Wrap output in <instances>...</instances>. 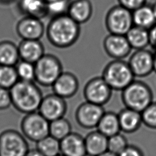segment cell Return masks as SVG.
<instances>
[{"instance_id": "obj_26", "label": "cell", "mask_w": 156, "mask_h": 156, "mask_svg": "<svg viewBox=\"0 0 156 156\" xmlns=\"http://www.w3.org/2000/svg\"><path fill=\"white\" fill-rule=\"evenodd\" d=\"M36 149L44 156H57L60 154V140L48 135L37 142Z\"/></svg>"}, {"instance_id": "obj_31", "label": "cell", "mask_w": 156, "mask_h": 156, "mask_svg": "<svg viewBox=\"0 0 156 156\" xmlns=\"http://www.w3.org/2000/svg\"><path fill=\"white\" fill-rule=\"evenodd\" d=\"M71 0H56L47 3L48 16L51 18L67 14L69 5Z\"/></svg>"}, {"instance_id": "obj_27", "label": "cell", "mask_w": 156, "mask_h": 156, "mask_svg": "<svg viewBox=\"0 0 156 156\" xmlns=\"http://www.w3.org/2000/svg\"><path fill=\"white\" fill-rule=\"evenodd\" d=\"M71 132V126L64 117L49 122V135L61 140Z\"/></svg>"}, {"instance_id": "obj_11", "label": "cell", "mask_w": 156, "mask_h": 156, "mask_svg": "<svg viewBox=\"0 0 156 156\" xmlns=\"http://www.w3.org/2000/svg\"><path fill=\"white\" fill-rule=\"evenodd\" d=\"M128 63L135 77H144L154 71V54L147 49L135 50Z\"/></svg>"}, {"instance_id": "obj_10", "label": "cell", "mask_w": 156, "mask_h": 156, "mask_svg": "<svg viewBox=\"0 0 156 156\" xmlns=\"http://www.w3.org/2000/svg\"><path fill=\"white\" fill-rule=\"evenodd\" d=\"M104 112L103 106L85 101L77 107L75 112V118L80 127L91 129L97 127Z\"/></svg>"}, {"instance_id": "obj_20", "label": "cell", "mask_w": 156, "mask_h": 156, "mask_svg": "<svg viewBox=\"0 0 156 156\" xmlns=\"http://www.w3.org/2000/svg\"><path fill=\"white\" fill-rule=\"evenodd\" d=\"M84 140L87 155L98 156L108 151V137L98 130L88 133Z\"/></svg>"}, {"instance_id": "obj_32", "label": "cell", "mask_w": 156, "mask_h": 156, "mask_svg": "<svg viewBox=\"0 0 156 156\" xmlns=\"http://www.w3.org/2000/svg\"><path fill=\"white\" fill-rule=\"evenodd\" d=\"M142 123L146 127L156 129V102H152L141 112Z\"/></svg>"}, {"instance_id": "obj_38", "label": "cell", "mask_w": 156, "mask_h": 156, "mask_svg": "<svg viewBox=\"0 0 156 156\" xmlns=\"http://www.w3.org/2000/svg\"><path fill=\"white\" fill-rule=\"evenodd\" d=\"M98 156H118V155L112 153V152H110L108 151H107L106 152H104V153H102V154H100Z\"/></svg>"}, {"instance_id": "obj_14", "label": "cell", "mask_w": 156, "mask_h": 156, "mask_svg": "<svg viewBox=\"0 0 156 156\" xmlns=\"http://www.w3.org/2000/svg\"><path fill=\"white\" fill-rule=\"evenodd\" d=\"M16 30L23 40H40L44 34L45 28L41 19L25 16L18 22Z\"/></svg>"}, {"instance_id": "obj_40", "label": "cell", "mask_w": 156, "mask_h": 156, "mask_svg": "<svg viewBox=\"0 0 156 156\" xmlns=\"http://www.w3.org/2000/svg\"><path fill=\"white\" fill-rule=\"evenodd\" d=\"M152 10H153V12H154V14L155 15V17L156 18V1L152 4Z\"/></svg>"}, {"instance_id": "obj_3", "label": "cell", "mask_w": 156, "mask_h": 156, "mask_svg": "<svg viewBox=\"0 0 156 156\" xmlns=\"http://www.w3.org/2000/svg\"><path fill=\"white\" fill-rule=\"evenodd\" d=\"M121 99L125 107L141 112L153 102V93L147 83L134 80L121 91Z\"/></svg>"}, {"instance_id": "obj_6", "label": "cell", "mask_w": 156, "mask_h": 156, "mask_svg": "<svg viewBox=\"0 0 156 156\" xmlns=\"http://www.w3.org/2000/svg\"><path fill=\"white\" fill-rule=\"evenodd\" d=\"M105 24L110 34L125 35L133 26L132 12L119 4L115 5L107 12Z\"/></svg>"}, {"instance_id": "obj_18", "label": "cell", "mask_w": 156, "mask_h": 156, "mask_svg": "<svg viewBox=\"0 0 156 156\" xmlns=\"http://www.w3.org/2000/svg\"><path fill=\"white\" fill-rule=\"evenodd\" d=\"M93 9L90 0H71L67 14L80 25L88 21Z\"/></svg>"}, {"instance_id": "obj_19", "label": "cell", "mask_w": 156, "mask_h": 156, "mask_svg": "<svg viewBox=\"0 0 156 156\" xmlns=\"http://www.w3.org/2000/svg\"><path fill=\"white\" fill-rule=\"evenodd\" d=\"M121 131L131 133L138 130L142 124L141 112L125 107L118 114Z\"/></svg>"}, {"instance_id": "obj_34", "label": "cell", "mask_w": 156, "mask_h": 156, "mask_svg": "<svg viewBox=\"0 0 156 156\" xmlns=\"http://www.w3.org/2000/svg\"><path fill=\"white\" fill-rule=\"evenodd\" d=\"M119 5L124 8L133 11L138 7L146 4V0H117Z\"/></svg>"}, {"instance_id": "obj_24", "label": "cell", "mask_w": 156, "mask_h": 156, "mask_svg": "<svg viewBox=\"0 0 156 156\" xmlns=\"http://www.w3.org/2000/svg\"><path fill=\"white\" fill-rule=\"evenodd\" d=\"M132 19L134 26L148 30L156 23L152 6L146 4L132 11Z\"/></svg>"}, {"instance_id": "obj_15", "label": "cell", "mask_w": 156, "mask_h": 156, "mask_svg": "<svg viewBox=\"0 0 156 156\" xmlns=\"http://www.w3.org/2000/svg\"><path fill=\"white\" fill-rule=\"evenodd\" d=\"M79 86V80L73 73L63 71L51 87L53 93L65 99L74 96Z\"/></svg>"}, {"instance_id": "obj_9", "label": "cell", "mask_w": 156, "mask_h": 156, "mask_svg": "<svg viewBox=\"0 0 156 156\" xmlns=\"http://www.w3.org/2000/svg\"><path fill=\"white\" fill-rule=\"evenodd\" d=\"M113 90L101 77H95L89 80L83 88L86 101L103 106L112 96Z\"/></svg>"}, {"instance_id": "obj_7", "label": "cell", "mask_w": 156, "mask_h": 156, "mask_svg": "<svg viewBox=\"0 0 156 156\" xmlns=\"http://www.w3.org/2000/svg\"><path fill=\"white\" fill-rule=\"evenodd\" d=\"M49 121L38 111L26 114L21 122L22 134L36 143L49 135Z\"/></svg>"}, {"instance_id": "obj_42", "label": "cell", "mask_w": 156, "mask_h": 156, "mask_svg": "<svg viewBox=\"0 0 156 156\" xmlns=\"http://www.w3.org/2000/svg\"><path fill=\"white\" fill-rule=\"evenodd\" d=\"M46 3H48V2H52V1H56V0H44Z\"/></svg>"}, {"instance_id": "obj_43", "label": "cell", "mask_w": 156, "mask_h": 156, "mask_svg": "<svg viewBox=\"0 0 156 156\" xmlns=\"http://www.w3.org/2000/svg\"><path fill=\"white\" fill-rule=\"evenodd\" d=\"M57 156H64V155H63L62 154H59V155H57Z\"/></svg>"}, {"instance_id": "obj_4", "label": "cell", "mask_w": 156, "mask_h": 156, "mask_svg": "<svg viewBox=\"0 0 156 156\" xmlns=\"http://www.w3.org/2000/svg\"><path fill=\"white\" fill-rule=\"evenodd\" d=\"M102 77L113 90L121 91L135 80L128 62L116 59L105 66Z\"/></svg>"}, {"instance_id": "obj_5", "label": "cell", "mask_w": 156, "mask_h": 156, "mask_svg": "<svg viewBox=\"0 0 156 156\" xmlns=\"http://www.w3.org/2000/svg\"><path fill=\"white\" fill-rule=\"evenodd\" d=\"M34 65L35 81L43 87H51L63 72L61 61L51 54H44Z\"/></svg>"}, {"instance_id": "obj_41", "label": "cell", "mask_w": 156, "mask_h": 156, "mask_svg": "<svg viewBox=\"0 0 156 156\" xmlns=\"http://www.w3.org/2000/svg\"><path fill=\"white\" fill-rule=\"evenodd\" d=\"M154 54V71L156 73V54Z\"/></svg>"}, {"instance_id": "obj_39", "label": "cell", "mask_w": 156, "mask_h": 156, "mask_svg": "<svg viewBox=\"0 0 156 156\" xmlns=\"http://www.w3.org/2000/svg\"><path fill=\"white\" fill-rule=\"evenodd\" d=\"M15 0H0V4L3 5H8L13 2Z\"/></svg>"}, {"instance_id": "obj_12", "label": "cell", "mask_w": 156, "mask_h": 156, "mask_svg": "<svg viewBox=\"0 0 156 156\" xmlns=\"http://www.w3.org/2000/svg\"><path fill=\"white\" fill-rule=\"evenodd\" d=\"M66 110L65 99L52 93L43 98L38 112L50 122L64 117Z\"/></svg>"}, {"instance_id": "obj_17", "label": "cell", "mask_w": 156, "mask_h": 156, "mask_svg": "<svg viewBox=\"0 0 156 156\" xmlns=\"http://www.w3.org/2000/svg\"><path fill=\"white\" fill-rule=\"evenodd\" d=\"M18 46L20 59L32 63H36L45 53L40 40H23Z\"/></svg>"}, {"instance_id": "obj_37", "label": "cell", "mask_w": 156, "mask_h": 156, "mask_svg": "<svg viewBox=\"0 0 156 156\" xmlns=\"http://www.w3.org/2000/svg\"><path fill=\"white\" fill-rule=\"evenodd\" d=\"M25 156H44L37 149H29Z\"/></svg>"}, {"instance_id": "obj_16", "label": "cell", "mask_w": 156, "mask_h": 156, "mask_svg": "<svg viewBox=\"0 0 156 156\" xmlns=\"http://www.w3.org/2000/svg\"><path fill=\"white\" fill-rule=\"evenodd\" d=\"M60 154L64 156H87L84 138L80 134L71 132L60 141Z\"/></svg>"}, {"instance_id": "obj_22", "label": "cell", "mask_w": 156, "mask_h": 156, "mask_svg": "<svg viewBox=\"0 0 156 156\" xmlns=\"http://www.w3.org/2000/svg\"><path fill=\"white\" fill-rule=\"evenodd\" d=\"M96 128L98 131L108 138L119 133L121 129L118 114L112 112H105Z\"/></svg>"}, {"instance_id": "obj_25", "label": "cell", "mask_w": 156, "mask_h": 156, "mask_svg": "<svg viewBox=\"0 0 156 156\" xmlns=\"http://www.w3.org/2000/svg\"><path fill=\"white\" fill-rule=\"evenodd\" d=\"M20 59L17 45L9 40L0 41V65L15 66Z\"/></svg>"}, {"instance_id": "obj_28", "label": "cell", "mask_w": 156, "mask_h": 156, "mask_svg": "<svg viewBox=\"0 0 156 156\" xmlns=\"http://www.w3.org/2000/svg\"><path fill=\"white\" fill-rule=\"evenodd\" d=\"M18 80L14 66L0 65V87L10 90Z\"/></svg>"}, {"instance_id": "obj_23", "label": "cell", "mask_w": 156, "mask_h": 156, "mask_svg": "<svg viewBox=\"0 0 156 156\" xmlns=\"http://www.w3.org/2000/svg\"><path fill=\"white\" fill-rule=\"evenodd\" d=\"M125 36L132 49L135 50L145 49L149 45L148 29L133 25Z\"/></svg>"}, {"instance_id": "obj_13", "label": "cell", "mask_w": 156, "mask_h": 156, "mask_svg": "<svg viewBox=\"0 0 156 156\" xmlns=\"http://www.w3.org/2000/svg\"><path fill=\"white\" fill-rule=\"evenodd\" d=\"M103 47L106 54L116 60H123L132 49L125 35L110 33L103 41Z\"/></svg>"}, {"instance_id": "obj_29", "label": "cell", "mask_w": 156, "mask_h": 156, "mask_svg": "<svg viewBox=\"0 0 156 156\" xmlns=\"http://www.w3.org/2000/svg\"><path fill=\"white\" fill-rule=\"evenodd\" d=\"M19 80L25 81H35L34 63L21 60L15 66Z\"/></svg>"}, {"instance_id": "obj_30", "label": "cell", "mask_w": 156, "mask_h": 156, "mask_svg": "<svg viewBox=\"0 0 156 156\" xmlns=\"http://www.w3.org/2000/svg\"><path fill=\"white\" fill-rule=\"evenodd\" d=\"M128 144L126 136L119 132L108 138L107 150L118 155Z\"/></svg>"}, {"instance_id": "obj_21", "label": "cell", "mask_w": 156, "mask_h": 156, "mask_svg": "<svg viewBox=\"0 0 156 156\" xmlns=\"http://www.w3.org/2000/svg\"><path fill=\"white\" fill-rule=\"evenodd\" d=\"M18 7L26 16L41 20L48 16L47 3L44 0H19Z\"/></svg>"}, {"instance_id": "obj_2", "label": "cell", "mask_w": 156, "mask_h": 156, "mask_svg": "<svg viewBox=\"0 0 156 156\" xmlns=\"http://www.w3.org/2000/svg\"><path fill=\"white\" fill-rule=\"evenodd\" d=\"M9 90L12 105L18 111L25 114L38 111L43 96L34 82L19 80Z\"/></svg>"}, {"instance_id": "obj_33", "label": "cell", "mask_w": 156, "mask_h": 156, "mask_svg": "<svg viewBox=\"0 0 156 156\" xmlns=\"http://www.w3.org/2000/svg\"><path fill=\"white\" fill-rule=\"evenodd\" d=\"M12 105L10 90L0 87V110H5Z\"/></svg>"}, {"instance_id": "obj_36", "label": "cell", "mask_w": 156, "mask_h": 156, "mask_svg": "<svg viewBox=\"0 0 156 156\" xmlns=\"http://www.w3.org/2000/svg\"><path fill=\"white\" fill-rule=\"evenodd\" d=\"M149 45L154 50L156 49V23L149 29Z\"/></svg>"}, {"instance_id": "obj_1", "label": "cell", "mask_w": 156, "mask_h": 156, "mask_svg": "<svg viewBox=\"0 0 156 156\" xmlns=\"http://www.w3.org/2000/svg\"><path fill=\"white\" fill-rule=\"evenodd\" d=\"M46 34L49 43L58 48H67L73 45L80 34V24L68 14L52 17Z\"/></svg>"}, {"instance_id": "obj_8", "label": "cell", "mask_w": 156, "mask_h": 156, "mask_svg": "<svg viewBox=\"0 0 156 156\" xmlns=\"http://www.w3.org/2000/svg\"><path fill=\"white\" fill-rule=\"evenodd\" d=\"M29 150L26 137L19 132L9 129L0 134V156H25Z\"/></svg>"}, {"instance_id": "obj_35", "label": "cell", "mask_w": 156, "mask_h": 156, "mask_svg": "<svg viewBox=\"0 0 156 156\" xmlns=\"http://www.w3.org/2000/svg\"><path fill=\"white\" fill-rule=\"evenodd\" d=\"M118 156H144V154L138 146L128 144Z\"/></svg>"}]
</instances>
